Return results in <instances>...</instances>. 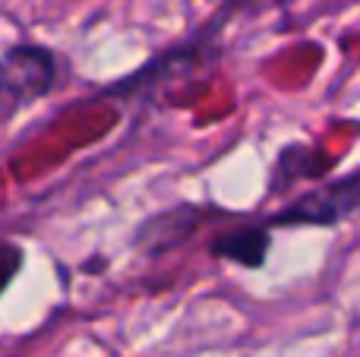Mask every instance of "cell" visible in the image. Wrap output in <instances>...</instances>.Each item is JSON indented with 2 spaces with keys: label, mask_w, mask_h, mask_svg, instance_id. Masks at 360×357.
Returning <instances> with one entry per match:
<instances>
[{
  "label": "cell",
  "mask_w": 360,
  "mask_h": 357,
  "mask_svg": "<svg viewBox=\"0 0 360 357\" xmlns=\"http://www.w3.org/2000/svg\"><path fill=\"white\" fill-rule=\"evenodd\" d=\"M57 67L60 57L57 51L44 44H13L0 54V108L19 111V108L35 105L38 98L54 92Z\"/></svg>",
  "instance_id": "obj_1"
},
{
  "label": "cell",
  "mask_w": 360,
  "mask_h": 357,
  "mask_svg": "<svg viewBox=\"0 0 360 357\" xmlns=\"http://www.w3.org/2000/svg\"><path fill=\"white\" fill-rule=\"evenodd\" d=\"M360 206V174L348 171L345 177H332L316 187H310L304 196L291 200L285 209H278L275 215H269L266 225H310V228H335L342 221H348Z\"/></svg>",
  "instance_id": "obj_2"
},
{
  "label": "cell",
  "mask_w": 360,
  "mask_h": 357,
  "mask_svg": "<svg viewBox=\"0 0 360 357\" xmlns=\"http://www.w3.org/2000/svg\"><path fill=\"white\" fill-rule=\"evenodd\" d=\"M212 215H218L215 209H202V206H174L165 212L146 219L143 225L133 234V247L143 257H162V253L174 250L184 240L193 238V231H199L202 221H209Z\"/></svg>",
  "instance_id": "obj_3"
},
{
  "label": "cell",
  "mask_w": 360,
  "mask_h": 357,
  "mask_svg": "<svg viewBox=\"0 0 360 357\" xmlns=\"http://www.w3.org/2000/svg\"><path fill=\"white\" fill-rule=\"evenodd\" d=\"M269 250H272V228L266 221L228 228V231H218L209 240L212 257L234 263L240 269H262L269 259Z\"/></svg>",
  "instance_id": "obj_4"
},
{
  "label": "cell",
  "mask_w": 360,
  "mask_h": 357,
  "mask_svg": "<svg viewBox=\"0 0 360 357\" xmlns=\"http://www.w3.org/2000/svg\"><path fill=\"white\" fill-rule=\"evenodd\" d=\"M332 155L319 149H310L304 143H291L278 152V162H275V171H272V183H269V193H278L281 187L294 181H319L326 177V171L332 168Z\"/></svg>",
  "instance_id": "obj_5"
},
{
  "label": "cell",
  "mask_w": 360,
  "mask_h": 357,
  "mask_svg": "<svg viewBox=\"0 0 360 357\" xmlns=\"http://www.w3.org/2000/svg\"><path fill=\"white\" fill-rule=\"evenodd\" d=\"M22 263H25L22 247L13 244V240H0V297L6 294L13 278L22 272Z\"/></svg>",
  "instance_id": "obj_6"
}]
</instances>
